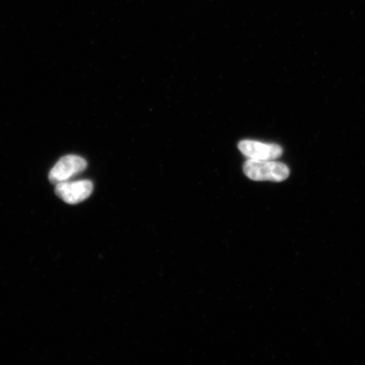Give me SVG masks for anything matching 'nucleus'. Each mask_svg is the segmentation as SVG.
Listing matches in <instances>:
<instances>
[{
	"label": "nucleus",
	"mask_w": 365,
	"mask_h": 365,
	"mask_svg": "<svg viewBox=\"0 0 365 365\" xmlns=\"http://www.w3.org/2000/svg\"><path fill=\"white\" fill-rule=\"evenodd\" d=\"M244 172L249 179L255 181H284L289 176V168L285 164L274 160L248 159Z\"/></svg>",
	"instance_id": "obj_1"
},
{
	"label": "nucleus",
	"mask_w": 365,
	"mask_h": 365,
	"mask_svg": "<svg viewBox=\"0 0 365 365\" xmlns=\"http://www.w3.org/2000/svg\"><path fill=\"white\" fill-rule=\"evenodd\" d=\"M88 167L83 158L76 155H68L58 160L49 173V181L53 185L70 180L71 178L80 175Z\"/></svg>",
	"instance_id": "obj_2"
},
{
	"label": "nucleus",
	"mask_w": 365,
	"mask_h": 365,
	"mask_svg": "<svg viewBox=\"0 0 365 365\" xmlns=\"http://www.w3.org/2000/svg\"><path fill=\"white\" fill-rule=\"evenodd\" d=\"M238 147L244 156L252 160H276L284 153L280 145L252 140H241Z\"/></svg>",
	"instance_id": "obj_4"
},
{
	"label": "nucleus",
	"mask_w": 365,
	"mask_h": 365,
	"mask_svg": "<svg viewBox=\"0 0 365 365\" xmlns=\"http://www.w3.org/2000/svg\"><path fill=\"white\" fill-rule=\"evenodd\" d=\"M93 184L90 180L58 182L56 193L66 203L75 205L84 202L93 193Z\"/></svg>",
	"instance_id": "obj_3"
}]
</instances>
